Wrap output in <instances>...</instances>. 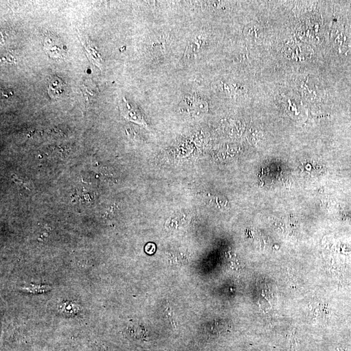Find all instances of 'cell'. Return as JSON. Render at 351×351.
<instances>
[{
  "label": "cell",
  "instance_id": "obj_1",
  "mask_svg": "<svg viewBox=\"0 0 351 351\" xmlns=\"http://www.w3.org/2000/svg\"><path fill=\"white\" fill-rule=\"evenodd\" d=\"M44 48L48 56L54 59H61L66 56V47L62 41L54 35H49L44 41Z\"/></svg>",
  "mask_w": 351,
  "mask_h": 351
},
{
  "label": "cell",
  "instance_id": "obj_2",
  "mask_svg": "<svg viewBox=\"0 0 351 351\" xmlns=\"http://www.w3.org/2000/svg\"><path fill=\"white\" fill-rule=\"evenodd\" d=\"M48 94L52 99H59L65 95L67 85L61 79L52 76L48 81Z\"/></svg>",
  "mask_w": 351,
  "mask_h": 351
},
{
  "label": "cell",
  "instance_id": "obj_3",
  "mask_svg": "<svg viewBox=\"0 0 351 351\" xmlns=\"http://www.w3.org/2000/svg\"><path fill=\"white\" fill-rule=\"evenodd\" d=\"M51 287L48 286V285H28L27 287H23L22 288V290L24 291V292H28L31 293H42L47 292V291L51 289Z\"/></svg>",
  "mask_w": 351,
  "mask_h": 351
}]
</instances>
